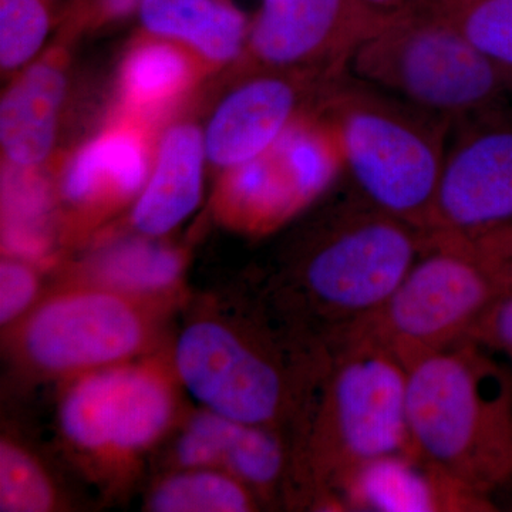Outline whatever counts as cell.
I'll return each instance as SVG.
<instances>
[{"label": "cell", "instance_id": "cell-1", "mask_svg": "<svg viewBox=\"0 0 512 512\" xmlns=\"http://www.w3.org/2000/svg\"><path fill=\"white\" fill-rule=\"evenodd\" d=\"M407 369L375 340L350 333L323 352L289 433V507L339 511L359 468L412 448Z\"/></svg>", "mask_w": 512, "mask_h": 512}, {"label": "cell", "instance_id": "cell-5", "mask_svg": "<svg viewBox=\"0 0 512 512\" xmlns=\"http://www.w3.org/2000/svg\"><path fill=\"white\" fill-rule=\"evenodd\" d=\"M320 103L359 194L427 232L453 123L349 72Z\"/></svg>", "mask_w": 512, "mask_h": 512}, {"label": "cell", "instance_id": "cell-26", "mask_svg": "<svg viewBox=\"0 0 512 512\" xmlns=\"http://www.w3.org/2000/svg\"><path fill=\"white\" fill-rule=\"evenodd\" d=\"M40 276L35 264L3 256L0 264V323L9 330L39 302Z\"/></svg>", "mask_w": 512, "mask_h": 512}, {"label": "cell", "instance_id": "cell-25", "mask_svg": "<svg viewBox=\"0 0 512 512\" xmlns=\"http://www.w3.org/2000/svg\"><path fill=\"white\" fill-rule=\"evenodd\" d=\"M45 0H0V62L15 69L36 55L49 32Z\"/></svg>", "mask_w": 512, "mask_h": 512}, {"label": "cell", "instance_id": "cell-10", "mask_svg": "<svg viewBox=\"0 0 512 512\" xmlns=\"http://www.w3.org/2000/svg\"><path fill=\"white\" fill-rule=\"evenodd\" d=\"M340 164L329 124L298 119L264 154L229 168L215 201L218 215L242 231H268L318 197Z\"/></svg>", "mask_w": 512, "mask_h": 512}, {"label": "cell", "instance_id": "cell-31", "mask_svg": "<svg viewBox=\"0 0 512 512\" xmlns=\"http://www.w3.org/2000/svg\"><path fill=\"white\" fill-rule=\"evenodd\" d=\"M363 2L386 15H397L409 8L413 0H363Z\"/></svg>", "mask_w": 512, "mask_h": 512}, {"label": "cell", "instance_id": "cell-18", "mask_svg": "<svg viewBox=\"0 0 512 512\" xmlns=\"http://www.w3.org/2000/svg\"><path fill=\"white\" fill-rule=\"evenodd\" d=\"M138 12L151 35L183 42L211 62L237 57L249 33L228 0H143Z\"/></svg>", "mask_w": 512, "mask_h": 512}, {"label": "cell", "instance_id": "cell-32", "mask_svg": "<svg viewBox=\"0 0 512 512\" xmlns=\"http://www.w3.org/2000/svg\"><path fill=\"white\" fill-rule=\"evenodd\" d=\"M505 266H507L508 275H510L512 282V259H508V261H504Z\"/></svg>", "mask_w": 512, "mask_h": 512}, {"label": "cell", "instance_id": "cell-22", "mask_svg": "<svg viewBox=\"0 0 512 512\" xmlns=\"http://www.w3.org/2000/svg\"><path fill=\"white\" fill-rule=\"evenodd\" d=\"M192 79L185 53L153 40L131 50L120 73L121 100L133 113H154L177 99Z\"/></svg>", "mask_w": 512, "mask_h": 512}, {"label": "cell", "instance_id": "cell-7", "mask_svg": "<svg viewBox=\"0 0 512 512\" xmlns=\"http://www.w3.org/2000/svg\"><path fill=\"white\" fill-rule=\"evenodd\" d=\"M178 302L66 281L6 330L8 345L26 372L66 382L157 352Z\"/></svg>", "mask_w": 512, "mask_h": 512}, {"label": "cell", "instance_id": "cell-17", "mask_svg": "<svg viewBox=\"0 0 512 512\" xmlns=\"http://www.w3.org/2000/svg\"><path fill=\"white\" fill-rule=\"evenodd\" d=\"M64 89L62 70L49 62L30 67L10 87L0 107V140L9 164L36 167L49 156Z\"/></svg>", "mask_w": 512, "mask_h": 512}, {"label": "cell", "instance_id": "cell-28", "mask_svg": "<svg viewBox=\"0 0 512 512\" xmlns=\"http://www.w3.org/2000/svg\"><path fill=\"white\" fill-rule=\"evenodd\" d=\"M478 248L483 249L485 254L508 261L512 259V222L501 225V227L488 229L481 234L468 237Z\"/></svg>", "mask_w": 512, "mask_h": 512}, {"label": "cell", "instance_id": "cell-24", "mask_svg": "<svg viewBox=\"0 0 512 512\" xmlns=\"http://www.w3.org/2000/svg\"><path fill=\"white\" fill-rule=\"evenodd\" d=\"M433 13L446 18L481 55L512 76V0H473Z\"/></svg>", "mask_w": 512, "mask_h": 512}, {"label": "cell", "instance_id": "cell-12", "mask_svg": "<svg viewBox=\"0 0 512 512\" xmlns=\"http://www.w3.org/2000/svg\"><path fill=\"white\" fill-rule=\"evenodd\" d=\"M397 15L379 12L363 0H262L248 45L256 62L272 69L312 66L348 72L357 47Z\"/></svg>", "mask_w": 512, "mask_h": 512}, {"label": "cell", "instance_id": "cell-21", "mask_svg": "<svg viewBox=\"0 0 512 512\" xmlns=\"http://www.w3.org/2000/svg\"><path fill=\"white\" fill-rule=\"evenodd\" d=\"M261 505L238 478L207 467L175 468L154 484L146 503L154 512H249Z\"/></svg>", "mask_w": 512, "mask_h": 512}, {"label": "cell", "instance_id": "cell-20", "mask_svg": "<svg viewBox=\"0 0 512 512\" xmlns=\"http://www.w3.org/2000/svg\"><path fill=\"white\" fill-rule=\"evenodd\" d=\"M35 167L9 164L2 183V245L6 256L40 264L52 251L53 198Z\"/></svg>", "mask_w": 512, "mask_h": 512}, {"label": "cell", "instance_id": "cell-23", "mask_svg": "<svg viewBox=\"0 0 512 512\" xmlns=\"http://www.w3.org/2000/svg\"><path fill=\"white\" fill-rule=\"evenodd\" d=\"M63 500L47 468L18 440L0 441V511L50 512Z\"/></svg>", "mask_w": 512, "mask_h": 512}, {"label": "cell", "instance_id": "cell-11", "mask_svg": "<svg viewBox=\"0 0 512 512\" xmlns=\"http://www.w3.org/2000/svg\"><path fill=\"white\" fill-rule=\"evenodd\" d=\"M427 232L481 234L512 222V109L453 124Z\"/></svg>", "mask_w": 512, "mask_h": 512}, {"label": "cell", "instance_id": "cell-3", "mask_svg": "<svg viewBox=\"0 0 512 512\" xmlns=\"http://www.w3.org/2000/svg\"><path fill=\"white\" fill-rule=\"evenodd\" d=\"M407 426L417 454L491 500L512 483V369L470 340L407 369Z\"/></svg>", "mask_w": 512, "mask_h": 512}, {"label": "cell", "instance_id": "cell-14", "mask_svg": "<svg viewBox=\"0 0 512 512\" xmlns=\"http://www.w3.org/2000/svg\"><path fill=\"white\" fill-rule=\"evenodd\" d=\"M494 510L493 501L441 473L413 448L359 468L339 495V511Z\"/></svg>", "mask_w": 512, "mask_h": 512}, {"label": "cell", "instance_id": "cell-16", "mask_svg": "<svg viewBox=\"0 0 512 512\" xmlns=\"http://www.w3.org/2000/svg\"><path fill=\"white\" fill-rule=\"evenodd\" d=\"M205 141L197 127L170 128L146 185L134 204L131 224L146 237H163L190 217L201 200Z\"/></svg>", "mask_w": 512, "mask_h": 512}, {"label": "cell", "instance_id": "cell-8", "mask_svg": "<svg viewBox=\"0 0 512 512\" xmlns=\"http://www.w3.org/2000/svg\"><path fill=\"white\" fill-rule=\"evenodd\" d=\"M170 352H157L66 380L57 427L86 470L120 481L168 436L183 416Z\"/></svg>", "mask_w": 512, "mask_h": 512}, {"label": "cell", "instance_id": "cell-27", "mask_svg": "<svg viewBox=\"0 0 512 512\" xmlns=\"http://www.w3.org/2000/svg\"><path fill=\"white\" fill-rule=\"evenodd\" d=\"M467 340L488 352L501 353L512 369V285L477 320Z\"/></svg>", "mask_w": 512, "mask_h": 512}, {"label": "cell", "instance_id": "cell-9", "mask_svg": "<svg viewBox=\"0 0 512 512\" xmlns=\"http://www.w3.org/2000/svg\"><path fill=\"white\" fill-rule=\"evenodd\" d=\"M511 285L504 262L470 238L427 232L426 247L402 282L350 333L375 340L409 369L467 340L477 320Z\"/></svg>", "mask_w": 512, "mask_h": 512}, {"label": "cell", "instance_id": "cell-4", "mask_svg": "<svg viewBox=\"0 0 512 512\" xmlns=\"http://www.w3.org/2000/svg\"><path fill=\"white\" fill-rule=\"evenodd\" d=\"M322 352L293 336L262 299L245 319L192 320L170 356L202 409L289 437Z\"/></svg>", "mask_w": 512, "mask_h": 512}, {"label": "cell", "instance_id": "cell-29", "mask_svg": "<svg viewBox=\"0 0 512 512\" xmlns=\"http://www.w3.org/2000/svg\"><path fill=\"white\" fill-rule=\"evenodd\" d=\"M143 0H100L101 15L106 18H121L140 8Z\"/></svg>", "mask_w": 512, "mask_h": 512}, {"label": "cell", "instance_id": "cell-19", "mask_svg": "<svg viewBox=\"0 0 512 512\" xmlns=\"http://www.w3.org/2000/svg\"><path fill=\"white\" fill-rule=\"evenodd\" d=\"M184 259L147 239H126L90 256L69 281L103 286L130 295L181 298Z\"/></svg>", "mask_w": 512, "mask_h": 512}, {"label": "cell", "instance_id": "cell-30", "mask_svg": "<svg viewBox=\"0 0 512 512\" xmlns=\"http://www.w3.org/2000/svg\"><path fill=\"white\" fill-rule=\"evenodd\" d=\"M473 0H413L414 8L429 10V12H444V10L458 8Z\"/></svg>", "mask_w": 512, "mask_h": 512}, {"label": "cell", "instance_id": "cell-13", "mask_svg": "<svg viewBox=\"0 0 512 512\" xmlns=\"http://www.w3.org/2000/svg\"><path fill=\"white\" fill-rule=\"evenodd\" d=\"M345 73L266 74L242 84L212 116L204 137L205 153L225 168L254 160L298 120L299 107L313 89L329 86Z\"/></svg>", "mask_w": 512, "mask_h": 512}, {"label": "cell", "instance_id": "cell-15", "mask_svg": "<svg viewBox=\"0 0 512 512\" xmlns=\"http://www.w3.org/2000/svg\"><path fill=\"white\" fill-rule=\"evenodd\" d=\"M147 144L131 126L110 128L87 143L64 170L60 192L72 210L103 214L138 197L147 183Z\"/></svg>", "mask_w": 512, "mask_h": 512}, {"label": "cell", "instance_id": "cell-6", "mask_svg": "<svg viewBox=\"0 0 512 512\" xmlns=\"http://www.w3.org/2000/svg\"><path fill=\"white\" fill-rule=\"evenodd\" d=\"M349 73L453 124L511 106V74L446 18L413 5L357 47Z\"/></svg>", "mask_w": 512, "mask_h": 512}, {"label": "cell", "instance_id": "cell-2", "mask_svg": "<svg viewBox=\"0 0 512 512\" xmlns=\"http://www.w3.org/2000/svg\"><path fill=\"white\" fill-rule=\"evenodd\" d=\"M426 241V231L357 194L262 299L302 342L332 345L387 301Z\"/></svg>", "mask_w": 512, "mask_h": 512}]
</instances>
